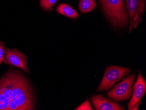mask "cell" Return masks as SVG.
<instances>
[{
	"label": "cell",
	"mask_w": 146,
	"mask_h": 110,
	"mask_svg": "<svg viewBox=\"0 0 146 110\" xmlns=\"http://www.w3.org/2000/svg\"><path fill=\"white\" fill-rule=\"evenodd\" d=\"M130 17V25L129 30L130 33L133 29L137 28L142 22V18L146 8V0H125Z\"/></svg>",
	"instance_id": "cell-5"
},
{
	"label": "cell",
	"mask_w": 146,
	"mask_h": 110,
	"mask_svg": "<svg viewBox=\"0 0 146 110\" xmlns=\"http://www.w3.org/2000/svg\"><path fill=\"white\" fill-rule=\"evenodd\" d=\"M76 110H93V109L92 108L89 103V101L88 100H87L85 101L84 102L82 105H80L78 107L76 108Z\"/></svg>",
	"instance_id": "cell-14"
},
{
	"label": "cell",
	"mask_w": 146,
	"mask_h": 110,
	"mask_svg": "<svg viewBox=\"0 0 146 110\" xmlns=\"http://www.w3.org/2000/svg\"><path fill=\"white\" fill-rule=\"evenodd\" d=\"M135 80L134 74L129 75L107 93V96L110 99L116 101H127L130 98L132 94V86Z\"/></svg>",
	"instance_id": "cell-4"
},
{
	"label": "cell",
	"mask_w": 146,
	"mask_h": 110,
	"mask_svg": "<svg viewBox=\"0 0 146 110\" xmlns=\"http://www.w3.org/2000/svg\"><path fill=\"white\" fill-rule=\"evenodd\" d=\"M12 101L19 110L34 109L33 94L31 86L24 76L15 71Z\"/></svg>",
	"instance_id": "cell-1"
},
{
	"label": "cell",
	"mask_w": 146,
	"mask_h": 110,
	"mask_svg": "<svg viewBox=\"0 0 146 110\" xmlns=\"http://www.w3.org/2000/svg\"><path fill=\"white\" fill-rule=\"evenodd\" d=\"M5 45L3 42L0 41V65L5 61Z\"/></svg>",
	"instance_id": "cell-13"
},
{
	"label": "cell",
	"mask_w": 146,
	"mask_h": 110,
	"mask_svg": "<svg viewBox=\"0 0 146 110\" xmlns=\"http://www.w3.org/2000/svg\"><path fill=\"white\" fill-rule=\"evenodd\" d=\"M140 105V103H139L137 105L135 106V107H133V108H132V109H131V110H137L138 108L139 107V105Z\"/></svg>",
	"instance_id": "cell-15"
},
{
	"label": "cell",
	"mask_w": 146,
	"mask_h": 110,
	"mask_svg": "<svg viewBox=\"0 0 146 110\" xmlns=\"http://www.w3.org/2000/svg\"><path fill=\"white\" fill-rule=\"evenodd\" d=\"M56 11L58 13L71 19H75L79 16L75 10L68 4H61L59 5L56 9Z\"/></svg>",
	"instance_id": "cell-9"
},
{
	"label": "cell",
	"mask_w": 146,
	"mask_h": 110,
	"mask_svg": "<svg viewBox=\"0 0 146 110\" xmlns=\"http://www.w3.org/2000/svg\"><path fill=\"white\" fill-rule=\"evenodd\" d=\"M5 62L21 69L27 74H29V70L27 66V59L25 54L17 49H5Z\"/></svg>",
	"instance_id": "cell-6"
},
{
	"label": "cell",
	"mask_w": 146,
	"mask_h": 110,
	"mask_svg": "<svg viewBox=\"0 0 146 110\" xmlns=\"http://www.w3.org/2000/svg\"><path fill=\"white\" fill-rule=\"evenodd\" d=\"M133 88V94L128 105V110H131L132 108L140 103L141 99L146 93V81L140 71L138 72L137 81Z\"/></svg>",
	"instance_id": "cell-7"
},
{
	"label": "cell",
	"mask_w": 146,
	"mask_h": 110,
	"mask_svg": "<svg viewBox=\"0 0 146 110\" xmlns=\"http://www.w3.org/2000/svg\"><path fill=\"white\" fill-rule=\"evenodd\" d=\"M92 103L97 110H124L119 103L105 98L102 95H94L91 98Z\"/></svg>",
	"instance_id": "cell-8"
},
{
	"label": "cell",
	"mask_w": 146,
	"mask_h": 110,
	"mask_svg": "<svg viewBox=\"0 0 146 110\" xmlns=\"http://www.w3.org/2000/svg\"><path fill=\"white\" fill-rule=\"evenodd\" d=\"M131 72V69L129 68L110 66L105 71L103 79L98 88V91L110 89L116 83L127 76Z\"/></svg>",
	"instance_id": "cell-3"
},
{
	"label": "cell",
	"mask_w": 146,
	"mask_h": 110,
	"mask_svg": "<svg viewBox=\"0 0 146 110\" xmlns=\"http://www.w3.org/2000/svg\"><path fill=\"white\" fill-rule=\"evenodd\" d=\"M102 9L109 21L116 27L127 26L128 16L124 0H100Z\"/></svg>",
	"instance_id": "cell-2"
},
{
	"label": "cell",
	"mask_w": 146,
	"mask_h": 110,
	"mask_svg": "<svg viewBox=\"0 0 146 110\" xmlns=\"http://www.w3.org/2000/svg\"><path fill=\"white\" fill-rule=\"evenodd\" d=\"M96 7L95 0H81L79 3L80 10L83 13L92 11Z\"/></svg>",
	"instance_id": "cell-10"
},
{
	"label": "cell",
	"mask_w": 146,
	"mask_h": 110,
	"mask_svg": "<svg viewBox=\"0 0 146 110\" xmlns=\"http://www.w3.org/2000/svg\"><path fill=\"white\" fill-rule=\"evenodd\" d=\"M9 101L0 91V110H8Z\"/></svg>",
	"instance_id": "cell-12"
},
{
	"label": "cell",
	"mask_w": 146,
	"mask_h": 110,
	"mask_svg": "<svg viewBox=\"0 0 146 110\" xmlns=\"http://www.w3.org/2000/svg\"><path fill=\"white\" fill-rule=\"evenodd\" d=\"M58 0H40L41 8L46 11H51Z\"/></svg>",
	"instance_id": "cell-11"
}]
</instances>
